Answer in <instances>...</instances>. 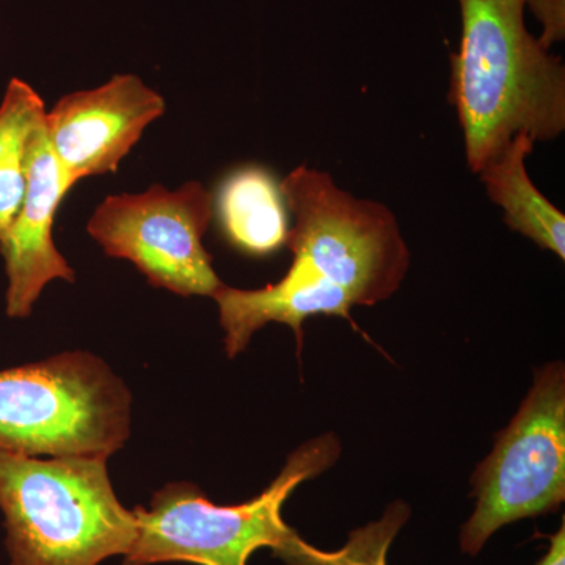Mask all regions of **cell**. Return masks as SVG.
<instances>
[{
	"mask_svg": "<svg viewBox=\"0 0 565 565\" xmlns=\"http://www.w3.org/2000/svg\"><path fill=\"white\" fill-rule=\"evenodd\" d=\"M44 118L46 107L39 93L13 77L0 103V237L21 210L33 136Z\"/></svg>",
	"mask_w": 565,
	"mask_h": 565,
	"instance_id": "12",
	"label": "cell"
},
{
	"mask_svg": "<svg viewBox=\"0 0 565 565\" xmlns=\"http://www.w3.org/2000/svg\"><path fill=\"white\" fill-rule=\"evenodd\" d=\"M408 516L411 509L403 501L390 504L381 520L353 531L343 548L323 552L322 565H388L390 545Z\"/></svg>",
	"mask_w": 565,
	"mask_h": 565,
	"instance_id": "13",
	"label": "cell"
},
{
	"mask_svg": "<svg viewBox=\"0 0 565 565\" xmlns=\"http://www.w3.org/2000/svg\"><path fill=\"white\" fill-rule=\"evenodd\" d=\"M462 40L451 92L465 154L478 174L516 134L555 140L565 129V68L527 32L525 0H459Z\"/></svg>",
	"mask_w": 565,
	"mask_h": 565,
	"instance_id": "2",
	"label": "cell"
},
{
	"mask_svg": "<svg viewBox=\"0 0 565 565\" xmlns=\"http://www.w3.org/2000/svg\"><path fill=\"white\" fill-rule=\"evenodd\" d=\"M163 114V96L136 74H117L102 87L63 96L46 111V134L70 191L85 178L117 172Z\"/></svg>",
	"mask_w": 565,
	"mask_h": 565,
	"instance_id": "8",
	"label": "cell"
},
{
	"mask_svg": "<svg viewBox=\"0 0 565 565\" xmlns=\"http://www.w3.org/2000/svg\"><path fill=\"white\" fill-rule=\"evenodd\" d=\"M525 6L542 25L541 41L545 50L565 39V0H525Z\"/></svg>",
	"mask_w": 565,
	"mask_h": 565,
	"instance_id": "14",
	"label": "cell"
},
{
	"mask_svg": "<svg viewBox=\"0 0 565 565\" xmlns=\"http://www.w3.org/2000/svg\"><path fill=\"white\" fill-rule=\"evenodd\" d=\"M214 214L225 239L247 255H270L288 239V206L280 182L263 167H241L223 178Z\"/></svg>",
	"mask_w": 565,
	"mask_h": 565,
	"instance_id": "10",
	"label": "cell"
},
{
	"mask_svg": "<svg viewBox=\"0 0 565 565\" xmlns=\"http://www.w3.org/2000/svg\"><path fill=\"white\" fill-rule=\"evenodd\" d=\"M340 452L333 434L307 441L258 498L237 505L214 504L191 482L163 487L150 508L134 509L137 537L122 565H247L259 548L273 550L286 565H322L323 552L286 525L281 508L297 487L332 467Z\"/></svg>",
	"mask_w": 565,
	"mask_h": 565,
	"instance_id": "3",
	"label": "cell"
},
{
	"mask_svg": "<svg viewBox=\"0 0 565 565\" xmlns=\"http://www.w3.org/2000/svg\"><path fill=\"white\" fill-rule=\"evenodd\" d=\"M280 188L294 215L286 239L292 253L288 273L262 289L223 285L212 297L230 359L269 322L291 327L302 348L305 319H351L353 307L390 299L411 267V250L386 204L356 199L332 174L307 166L294 169Z\"/></svg>",
	"mask_w": 565,
	"mask_h": 565,
	"instance_id": "1",
	"label": "cell"
},
{
	"mask_svg": "<svg viewBox=\"0 0 565 565\" xmlns=\"http://www.w3.org/2000/svg\"><path fill=\"white\" fill-rule=\"evenodd\" d=\"M70 192L61 167L51 150L46 118L33 136L29 156L28 189L21 210L0 237V255L6 263L7 316L28 318L47 282H73L76 274L54 244L55 215Z\"/></svg>",
	"mask_w": 565,
	"mask_h": 565,
	"instance_id": "9",
	"label": "cell"
},
{
	"mask_svg": "<svg viewBox=\"0 0 565 565\" xmlns=\"http://www.w3.org/2000/svg\"><path fill=\"white\" fill-rule=\"evenodd\" d=\"M212 217L214 195L200 182L177 191L156 184L143 193L107 196L87 230L107 255L131 262L156 288L214 297L223 282L203 245Z\"/></svg>",
	"mask_w": 565,
	"mask_h": 565,
	"instance_id": "7",
	"label": "cell"
},
{
	"mask_svg": "<svg viewBox=\"0 0 565 565\" xmlns=\"http://www.w3.org/2000/svg\"><path fill=\"white\" fill-rule=\"evenodd\" d=\"M476 509L460 548L476 556L500 527L552 514L565 500V367L535 370L533 388L471 478Z\"/></svg>",
	"mask_w": 565,
	"mask_h": 565,
	"instance_id": "6",
	"label": "cell"
},
{
	"mask_svg": "<svg viewBox=\"0 0 565 565\" xmlns=\"http://www.w3.org/2000/svg\"><path fill=\"white\" fill-rule=\"evenodd\" d=\"M535 141L516 134L497 158L478 174L490 200L504 211L509 228L533 241L544 250L565 258V215L535 188L526 170V158Z\"/></svg>",
	"mask_w": 565,
	"mask_h": 565,
	"instance_id": "11",
	"label": "cell"
},
{
	"mask_svg": "<svg viewBox=\"0 0 565 565\" xmlns=\"http://www.w3.org/2000/svg\"><path fill=\"white\" fill-rule=\"evenodd\" d=\"M131 434V393L98 356L63 352L0 371V449L103 456Z\"/></svg>",
	"mask_w": 565,
	"mask_h": 565,
	"instance_id": "5",
	"label": "cell"
},
{
	"mask_svg": "<svg viewBox=\"0 0 565 565\" xmlns=\"http://www.w3.org/2000/svg\"><path fill=\"white\" fill-rule=\"evenodd\" d=\"M0 511L10 565H98L125 556L137 537L103 456L40 459L0 449Z\"/></svg>",
	"mask_w": 565,
	"mask_h": 565,
	"instance_id": "4",
	"label": "cell"
},
{
	"mask_svg": "<svg viewBox=\"0 0 565 565\" xmlns=\"http://www.w3.org/2000/svg\"><path fill=\"white\" fill-rule=\"evenodd\" d=\"M537 565H565V525L550 537V548Z\"/></svg>",
	"mask_w": 565,
	"mask_h": 565,
	"instance_id": "15",
	"label": "cell"
}]
</instances>
